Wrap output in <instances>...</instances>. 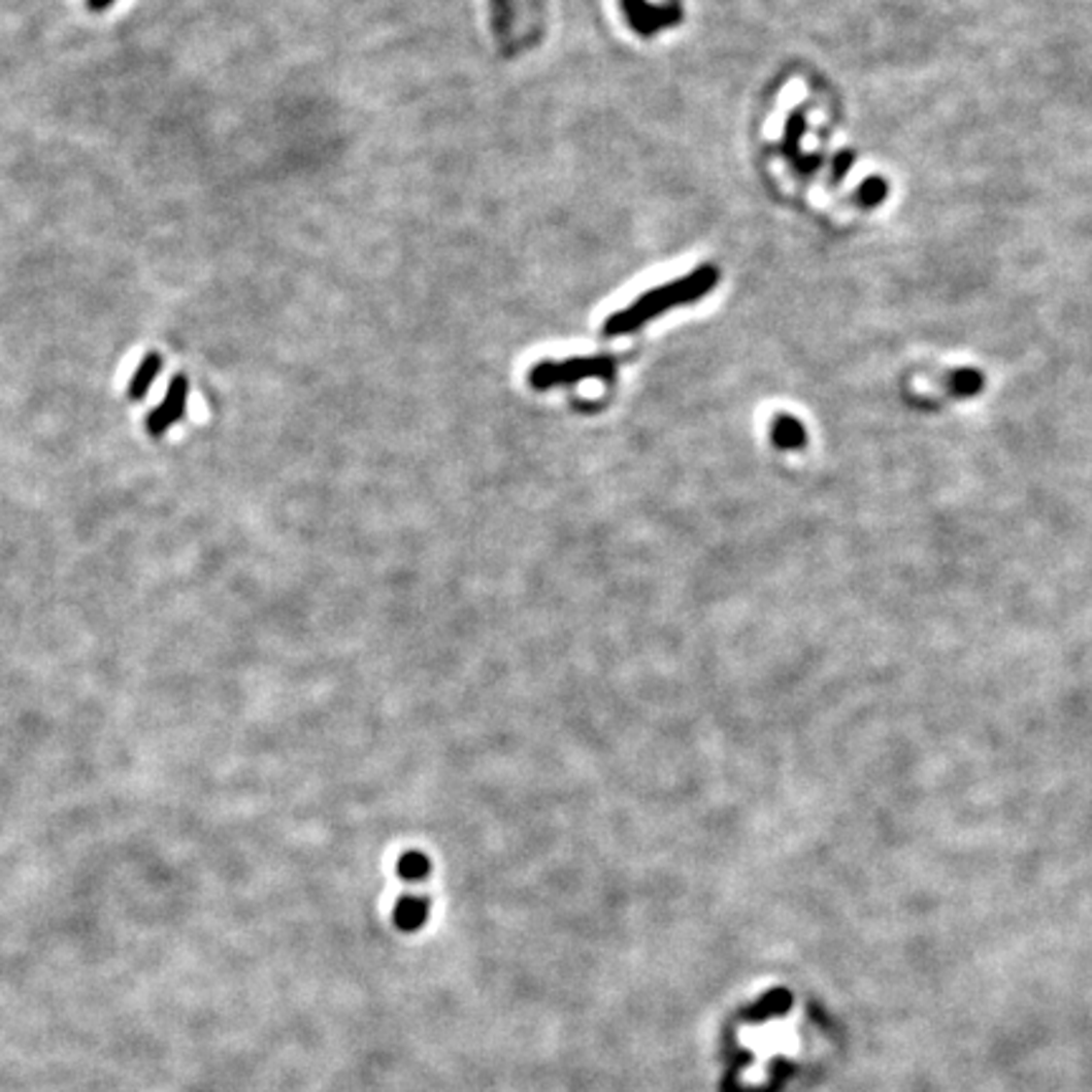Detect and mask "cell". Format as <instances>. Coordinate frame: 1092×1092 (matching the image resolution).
I'll list each match as a JSON object with an SVG mask.
<instances>
[{"label": "cell", "mask_w": 1092, "mask_h": 1092, "mask_svg": "<svg viewBox=\"0 0 1092 1092\" xmlns=\"http://www.w3.org/2000/svg\"><path fill=\"white\" fill-rule=\"evenodd\" d=\"M114 0H89V8L92 10H106Z\"/></svg>", "instance_id": "cell-12"}, {"label": "cell", "mask_w": 1092, "mask_h": 1092, "mask_svg": "<svg viewBox=\"0 0 1092 1092\" xmlns=\"http://www.w3.org/2000/svg\"><path fill=\"white\" fill-rule=\"evenodd\" d=\"M944 385L954 397H977L984 390V374L973 367H961L946 374Z\"/></svg>", "instance_id": "cell-5"}, {"label": "cell", "mask_w": 1092, "mask_h": 1092, "mask_svg": "<svg viewBox=\"0 0 1092 1092\" xmlns=\"http://www.w3.org/2000/svg\"><path fill=\"white\" fill-rule=\"evenodd\" d=\"M771 440L780 451H799L806 445V430L797 418L776 416L771 423Z\"/></svg>", "instance_id": "cell-4"}, {"label": "cell", "mask_w": 1092, "mask_h": 1092, "mask_svg": "<svg viewBox=\"0 0 1092 1092\" xmlns=\"http://www.w3.org/2000/svg\"><path fill=\"white\" fill-rule=\"evenodd\" d=\"M802 130H804V117H802V111H797V114L789 120L787 144H784V150H787L789 160L794 162V167H797L799 172H802V157H799V134H802Z\"/></svg>", "instance_id": "cell-10"}, {"label": "cell", "mask_w": 1092, "mask_h": 1092, "mask_svg": "<svg viewBox=\"0 0 1092 1092\" xmlns=\"http://www.w3.org/2000/svg\"><path fill=\"white\" fill-rule=\"evenodd\" d=\"M397 872H400L402 881H423L430 872V860L418 850H412V853H405L397 862Z\"/></svg>", "instance_id": "cell-8"}, {"label": "cell", "mask_w": 1092, "mask_h": 1092, "mask_svg": "<svg viewBox=\"0 0 1092 1092\" xmlns=\"http://www.w3.org/2000/svg\"><path fill=\"white\" fill-rule=\"evenodd\" d=\"M188 392H190L188 377L177 374V377L170 383V390H167L162 405H157L155 410L147 416L150 435L160 438V435H165L167 430L177 423V420L185 418V412H188Z\"/></svg>", "instance_id": "cell-3"}, {"label": "cell", "mask_w": 1092, "mask_h": 1092, "mask_svg": "<svg viewBox=\"0 0 1092 1092\" xmlns=\"http://www.w3.org/2000/svg\"><path fill=\"white\" fill-rule=\"evenodd\" d=\"M609 360H574L564 364H539L531 372L534 388H554V385L572 383L576 377H597V374L609 372Z\"/></svg>", "instance_id": "cell-2"}, {"label": "cell", "mask_w": 1092, "mask_h": 1092, "mask_svg": "<svg viewBox=\"0 0 1092 1092\" xmlns=\"http://www.w3.org/2000/svg\"><path fill=\"white\" fill-rule=\"evenodd\" d=\"M397 923H400L402 928H418L420 923L428 918V900L423 898H402L400 903H397V913H395Z\"/></svg>", "instance_id": "cell-7"}, {"label": "cell", "mask_w": 1092, "mask_h": 1092, "mask_svg": "<svg viewBox=\"0 0 1092 1092\" xmlns=\"http://www.w3.org/2000/svg\"><path fill=\"white\" fill-rule=\"evenodd\" d=\"M160 369H162V357L160 355H147L142 362H139L137 372H134V377H132V383H130V400H142V397L147 395L150 385L155 383V377L160 374Z\"/></svg>", "instance_id": "cell-6"}, {"label": "cell", "mask_w": 1092, "mask_h": 1092, "mask_svg": "<svg viewBox=\"0 0 1092 1092\" xmlns=\"http://www.w3.org/2000/svg\"><path fill=\"white\" fill-rule=\"evenodd\" d=\"M714 287H716V271L714 268H701V271L693 273L691 278H683V282L670 284V287L655 289L651 291V294H646L630 311H623V313H618V317L609 319L604 332H609V334L632 332V329L640 327L646 319L670 309V306H675V304H683V301L698 299V296L705 294V291H710Z\"/></svg>", "instance_id": "cell-1"}, {"label": "cell", "mask_w": 1092, "mask_h": 1092, "mask_svg": "<svg viewBox=\"0 0 1092 1092\" xmlns=\"http://www.w3.org/2000/svg\"><path fill=\"white\" fill-rule=\"evenodd\" d=\"M888 193H890L888 183L875 175V177L862 180V185L858 188V200H860V205H865V208H878V205L885 203Z\"/></svg>", "instance_id": "cell-9"}, {"label": "cell", "mask_w": 1092, "mask_h": 1092, "mask_svg": "<svg viewBox=\"0 0 1092 1092\" xmlns=\"http://www.w3.org/2000/svg\"><path fill=\"white\" fill-rule=\"evenodd\" d=\"M853 162H855L853 153H839L837 157H834V165H832L834 180H842V177L853 170Z\"/></svg>", "instance_id": "cell-11"}]
</instances>
